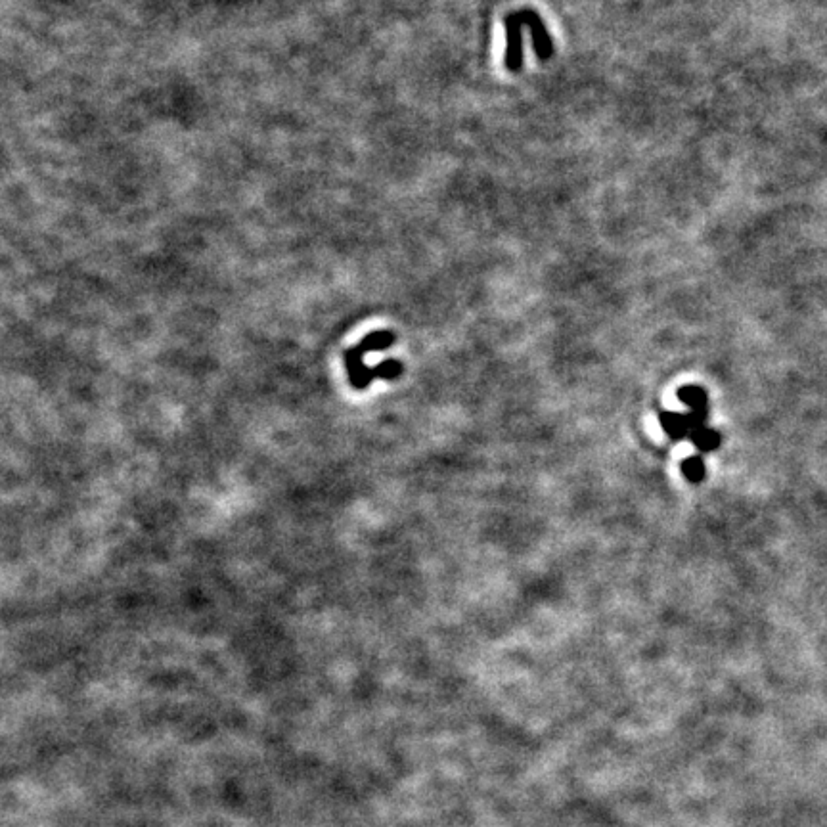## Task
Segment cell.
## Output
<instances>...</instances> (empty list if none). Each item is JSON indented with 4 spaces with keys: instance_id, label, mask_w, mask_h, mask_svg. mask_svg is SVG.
Wrapping results in <instances>:
<instances>
[{
    "instance_id": "cell-1",
    "label": "cell",
    "mask_w": 827,
    "mask_h": 827,
    "mask_svg": "<svg viewBox=\"0 0 827 827\" xmlns=\"http://www.w3.org/2000/svg\"><path fill=\"white\" fill-rule=\"evenodd\" d=\"M506 25V39H508V48H506V66L510 71H519L523 68V39H521V14L514 12L510 16H506L504 20Z\"/></svg>"
},
{
    "instance_id": "cell-2",
    "label": "cell",
    "mask_w": 827,
    "mask_h": 827,
    "mask_svg": "<svg viewBox=\"0 0 827 827\" xmlns=\"http://www.w3.org/2000/svg\"><path fill=\"white\" fill-rule=\"evenodd\" d=\"M519 14H521L523 25H527V27L531 29L533 45H535V52H537L538 58H540V60H548V58L554 54V41H552V37L548 35L544 23H542V20L538 18V14H535L533 10H523V12H519Z\"/></svg>"
},
{
    "instance_id": "cell-3",
    "label": "cell",
    "mask_w": 827,
    "mask_h": 827,
    "mask_svg": "<svg viewBox=\"0 0 827 827\" xmlns=\"http://www.w3.org/2000/svg\"><path fill=\"white\" fill-rule=\"evenodd\" d=\"M659 422H661L663 429H665V433L671 437L672 441H680V439L690 437L684 414H678V412L665 410V412H661V414H659Z\"/></svg>"
},
{
    "instance_id": "cell-4",
    "label": "cell",
    "mask_w": 827,
    "mask_h": 827,
    "mask_svg": "<svg viewBox=\"0 0 827 827\" xmlns=\"http://www.w3.org/2000/svg\"><path fill=\"white\" fill-rule=\"evenodd\" d=\"M678 399H680V403L688 406V410L709 412V399H707V391L703 387L686 385V387L678 389Z\"/></svg>"
},
{
    "instance_id": "cell-5",
    "label": "cell",
    "mask_w": 827,
    "mask_h": 827,
    "mask_svg": "<svg viewBox=\"0 0 827 827\" xmlns=\"http://www.w3.org/2000/svg\"><path fill=\"white\" fill-rule=\"evenodd\" d=\"M690 441H692L699 452H713V450L720 447L722 437H720V433H716L715 429H711V427H701V429L693 431L692 435H690Z\"/></svg>"
},
{
    "instance_id": "cell-6",
    "label": "cell",
    "mask_w": 827,
    "mask_h": 827,
    "mask_svg": "<svg viewBox=\"0 0 827 827\" xmlns=\"http://www.w3.org/2000/svg\"><path fill=\"white\" fill-rule=\"evenodd\" d=\"M682 473H684V477H686L690 483H701V481L705 479V473H707L703 458H701V456H690V458H686V460L682 462Z\"/></svg>"
},
{
    "instance_id": "cell-7",
    "label": "cell",
    "mask_w": 827,
    "mask_h": 827,
    "mask_svg": "<svg viewBox=\"0 0 827 827\" xmlns=\"http://www.w3.org/2000/svg\"><path fill=\"white\" fill-rule=\"evenodd\" d=\"M374 374L380 376V378H385V380H393V378L403 374V364L399 360H385L374 370Z\"/></svg>"
}]
</instances>
